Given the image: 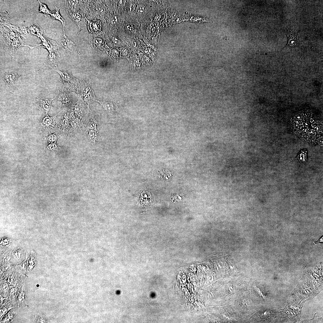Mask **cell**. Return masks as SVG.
<instances>
[{
  "label": "cell",
  "instance_id": "1",
  "mask_svg": "<svg viewBox=\"0 0 323 323\" xmlns=\"http://www.w3.org/2000/svg\"><path fill=\"white\" fill-rule=\"evenodd\" d=\"M318 117L310 112L305 119L302 112H300L292 118L289 128L302 140L311 144H316L319 142V138H322V121Z\"/></svg>",
  "mask_w": 323,
  "mask_h": 323
},
{
  "label": "cell",
  "instance_id": "2",
  "mask_svg": "<svg viewBox=\"0 0 323 323\" xmlns=\"http://www.w3.org/2000/svg\"><path fill=\"white\" fill-rule=\"evenodd\" d=\"M1 31L2 34V38L5 43L8 46L9 52L12 57H13L15 51L21 46H28L31 50L35 47L26 45L21 39L19 35L13 32L11 29L10 28L8 29L2 24H1Z\"/></svg>",
  "mask_w": 323,
  "mask_h": 323
},
{
  "label": "cell",
  "instance_id": "3",
  "mask_svg": "<svg viewBox=\"0 0 323 323\" xmlns=\"http://www.w3.org/2000/svg\"><path fill=\"white\" fill-rule=\"evenodd\" d=\"M52 70L60 75L61 78L60 81L63 83V88L70 91L76 89L80 81L71 74L70 71H61L57 67Z\"/></svg>",
  "mask_w": 323,
  "mask_h": 323
},
{
  "label": "cell",
  "instance_id": "4",
  "mask_svg": "<svg viewBox=\"0 0 323 323\" xmlns=\"http://www.w3.org/2000/svg\"><path fill=\"white\" fill-rule=\"evenodd\" d=\"M75 39L63 35L60 36V39L58 41L60 52L66 51L76 53L77 48L80 42L76 39L77 38Z\"/></svg>",
  "mask_w": 323,
  "mask_h": 323
},
{
  "label": "cell",
  "instance_id": "5",
  "mask_svg": "<svg viewBox=\"0 0 323 323\" xmlns=\"http://www.w3.org/2000/svg\"><path fill=\"white\" fill-rule=\"evenodd\" d=\"M18 69L13 71H2L1 76L4 80L7 89L11 93L14 92L16 88V81L20 76L17 72Z\"/></svg>",
  "mask_w": 323,
  "mask_h": 323
},
{
  "label": "cell",
  "instance_id": "6",
  "mask_svg": "<svg viewBox=\"0 0 323 323\" xmlns=\"http://www.w3.org/2000/svg\"><path fill=\"white\" fill-rule=\"evenodd\" d=\"M55 98V97L52 99L36 97L33 103L42 112L43 115H48V112L53 107L51 105V102Z\"/></svg>",
  "mask_w": 323,
  "mask_h": 323
},
{
  "label": "cell",
  "instance_id": "7",
  "mask_svg": "<svg viewBox=\"0 0 323 323\" xmlns=\"http://www.w3.org/2000/svg\"><path fill=\"white\" fill-rule=\"evenodd\" d=\"M72 93L71 91L63 88L62 89L58 88L56 91L55 99L63 104L66 105V106H69L72 104L71 102Z\"/></svg>",
  "mask_w": 323,
  "mask_h": 323
},
{
  "label": "cell",
  "instance_id": "8",
  "mask_svg": "<svg viewBox=\"0 0 323 323\" xmlns=\"http://www.w3.org/2000/svg\"><path fill=\"white\" fill-rule=\"evenodd\" d=\"M100 115L99 112L92 113L91 112L88 116L86 120L87 124L86 129L87 130H96L99 129Z\"/></svg>",
  "mask_w": 323,
  "mask_h": 323
},
{
  "label": "cell",
  "instance_id": "9",
  "mask_svg": "<svg viewBox=\"0 0 323 323\" xmlns=\"http://www.w3.org/2000/svg\"><path fill=\"white\" fill-rule=\"evenodd\" d=\"M74 110L80 119L88 116V114L91 112L89 106L80 99H78V101L74 105Z\"/></svg>",
  "mask_w": 323,
  "mask_h": 323
},
{
  "label": "cell",
  "instance_id": "10",
  "mask_svg": "<svg viewBox=\"0 0 323 323\" xmlns=\"http://www.w3.org/2000/svg\"><path fill=\"white\" fill-rule=\"evenodd\" d=\"M295 29L293 26H290L286 32L288 41L286 47L292 48L298 46L300 42Z\"/></svg>",
  "mask_w": 323,
  "mask_h": 323
},
{
  "label": "cell",
  "instance_id": "11",
  "mask_svg": "<svg viewBox=\"0 0 323 323\" xmlns=\"http://www.w3.org/2000/svg\"><path fill=\"white\" fill-rule=\"evenodd\" d=\"M88 22L87 27L90 34L97 33L101 31V23L99 20H89L86 18Z\"/></svg>",
  "mask_w": 323,
  "mask_h": 323
},
{
  "label": "cell",
  "instance_id": "12",
  "mask_svg": "<svg viewBox=\"0 0 323 323\" xmlns=\"http://www.w3.org/2000/svg\"><path fill=\"white\" fill-rule=\"evenodd\" d=\"M99 103L101 105L103 109L108 114H115L116 113L117 107L114 102L100 100Z\"/></svg>",
  "mask_w": 323,
  "mask_h": 323
},
{
  "label": "cell",
  "instance_id": "13",
  "mask_svg": "<svg viewBox=\"0 0 323 323\" xmlns=\"http://www.w3.org/2000/svg\"><path fill=\"white\" fill-rule=\"evenodd\" d=\"M78 1L65 0L63 7L67 13L78 11Z\"/></svg>",
  "mask_w": 323,
  "mask_h": 323
},
{
  "label": "cell",
  "instance_id": "14",
  "mask_svg": "<svg viewBox=\"0 0 323 323\" xmlns=\"http://www.w3.org/2000/svg\"><path fill=\"white\" fill-rule=\"evenodd\" d=\"M60 8L61 7H57L56 6L55 10L53 11H51L50 14L51 17V21L53 20H57L61 22L63 27V35L65 36V27L66 21L60 15L59 13V10Z\"/></svg>",
  "mask_w": 323,
  "mask_h": 323
},
{
  "label": "cell",
  "instance_id": "15",
  "mask_svg": "<svg viewBox=\"0 0 323 323\" xmlns=\"http://www.w3.org/2000/svg\"><path fill=\"white\" fill-rule=\"evenodd\" d=\"M81 100L89 106L90 103L93 102H97L99 103L100 100V99L97 97L95 96L92 88L89 90L88 93Z\"/></svg>",
  "mask_w": 323,
  "mask_h": 323
},
{
  "label": "cell",
  "instance_id": "16",
  "mask_svg": "<svg viewBox=\"0 0 323 323\" xmlns=\"http://www.w3.org/2000/svg\"><path fill=\"white\" fill-rule=\"evenodd\" d=\"M57 115L52 117H50L48 115H43L41 120V124L44 126L51 128L55 125L54 120Z\"/></svg>",
  "mask_w": 323,
  "mask_h": 323
},
{
  "label": "cell",
  "instance_id": "17",
  "mask_svg": "<svg viewBox=\"0 0 323 323\" xmlns=\"http://www.w3.org/2000/svg\"><path fill=\"white\" fill-rule=\"evenodd\" d=\"M70 17L78 26L79 30L80 28L83 25V18L79 12L70 13H67Z\"/></svg>",
  "mask_w": 323,
  "mask_h": 323
},
{
  "label": "cell",
  "instance_id": "18",
  "mask_svg": "<svg viewBox=\"0 0 323 323\" xmlns=\"http://www.w3.org/2000/svg\"><path fill=\"white\" fill-rule=\"evenodd\" d=\"M28 30L32 34L37 36L38 38H40L45 31L37 24L35 25L32 24V25L28 28Z\"/></svg>",
  "mask_w": 323,
  "mask_h": 323
},
{
  "label": "cell",
  "instance_id": "19",
  "mask_svg": "<svg viewBox=\"0 0 323 323\" xmlns=\"http://www.w3.org/2000/svg\"><path fill=\"white\" fill-rule=\"evenodd\" d=\"M98 131L89 130L87 136L88 142L92 145H95L98 141Z\"/></svg>",
  "mask_w": 323,
  "mask_h": 323
},
{
  "label": "cell",
  "instance_id": "20",
  "mask_svg": "<svg viewBox=\"0 0 323 323\" xmlns=\"http://www.w3.org/2000/svg\"><path fill=\"white\" fill-rule=\"evenodd\" d=\"M71 119V124L73 128V130L74 132H77L80 128V127H83L82 119L81 120L80 118L75 117Z\"/></svg>",
  "mask_w": 323,
  "mask_h": 323
},
{
  "label": "cell",
  "instance_id": "21",
  "mask_svg": "<svg viewBox=\"0 0 323 323\" xmlns=\"http://www.w3.org/2000/svg\"><path fill=\"white\" fill-rule=\"evenodd\" d=\"M26 297L25 289L24 286L22 287L19 292L18 296V307L21 304H23L25 305L27 307L26 302Z\"/></svg>",
  "mask_w": 323,
  "mask_h": 323
},
{
  "label": "cell",
  "instance_id": "22",
  "mask_svg": "<svg viewBox=\"0 0 323 323\" xmlns=\"http://www.w3.org/2000/svg\"><path fill=\"white\" fill-rule=\"evenodd\" d=\"M295 159H298L301 163H304L307 160V151L303 149L299 153Z\"/></svg>",
  "mask_w": 323,
  "mask_h": 323
},
{
  "label": "cell",
  "instance_id": "23",
  "mask_svg": "<svg viewBox=\"0 0 323 323\" xmlns=\"http://www.w3.org/2000/svg\"><path fill=\"white\" fill-rule=\"evenodd\" d=\"M38 1L39 3V6L38 10H37V13H42L45 17H47V15L50 14L51 11L48 9L45 4L42 3L39 0Z\"/></svg>",
  "mask_w": 323,
  "mask_h": 323
},
{
  "label": "cell",
  "instance_id": "24",
  "mask_svg": "<svg viewBox=\"0 0 323 323\" xmlns=\"http://www.w3.org/2000/svg\"><path fill=\"white\" fill-rule=\"evenodd\" d=\"M60 135L58 133H54L51 134L50 133L49 136L47 137V140L51 143H56Z\"/></svg>",
  "mask_w": 323,
  "mask_h": 323
},
{
  "label": "cell",
  "instance_id": "25",
  "mask_svg": "<svg viewBox=\"0 0 323 323\" xmlns=\"http://www.w3.org/2000/svg\"><path fill=\"white\" fill-rule=\"evenodd\" d=\"M36 321L37 323L48 322L46 317L42 314H38L36 316Z\"/></svg>",
  "mask_w": 323,
  "mask_h": 323
},
{
  "label": "cell",
  "instance_id": "26",
  "mask_svg": "<svg viewBox=\"0 0 323 323\" xmlns=\"http://www.w3.org/2000/svg\"><path fill=\"white\" fill-rule=\"evenodd\" d=\"M101 43V39L98 36L95 37L92 40V44L96 48L98 49V48L100 46V45Z\"/></svg>",
  "mask_w": 323,
  "mask_h": 323
},
{
  "label": "cell",
  "instance_id": "27",
  "mask_svg": "<svg viewBox=\"0 0 323 323\" xmlns=\"http://www.w3.org/2000/svg\"><path fill=\"white\" fill-rule=\"evenodd\" d=\"M14 316V314L13 313H10V312H9L6 315L3 322H9L12 321Z\"/></svg>",
  "mask_w": 323,
  "mask_h": 323
},
{
  "label": "cell",
  "instance_id": "28",
  "mask_svg": "<svg viewBox=\"0 0 323 323\" xmlns=\"http://www.w3.org/2000/svg\"><path fill=\"white\" fill-rule=\"evenodd\" d=\"M13 307H2L0 309V319L1 320L2 318L4 316V315L8 311V310L10 309L13 308Z\"/></svg>",
  "mask_w": 323,
  "mask_h": 323
},
{
  "label": "cell",
  "instance_id": "29",
  "mask_svg": "<svg viewBox=\"0 0 323 323\" xmlns=\"http://www.w3.org/2000/svg\"><path fill=\"white\" fill-rule=\"evenodd\" d=\"M8 289L9 287L7 284L6 283H4L2 286L1 292L4 294H6L8 292Z\"/></svg>",
  "mask_w": 323,
  "mask_h": 323
},
{
  "label": "cell",
  "instance_id": "30",
  "mask_svg": "<svg viewBox=\"0 0 323 323\" xmlns=\"http://www.w3.org/2000/svg\"><path fill=\"white\" fill-rule=\"evenodd\" d=\"M48 148L51 150H57L60 147L56 143H51L48 145Z\"/></svg>",
  "mask_w": 323,
  "mask_h": 323
},
{
  "label": "cell",
  "instance_id": "31",
  "mask_svg": "<svg viewBox=\"0 0 323 323\" xmlns=\"http://www.w3.org/2000/svg\"><path fill=\"white\" fill-rule=\"evenodd\" d=\"M8 297H7V298H3V297H2V296H1V295H0V300H1V301H1V304H2V301H3V300H4V299H6V298H8Z\"/></svg>",
  "mask_w": 323,
  "mask_h": 323
}]
</instances>
